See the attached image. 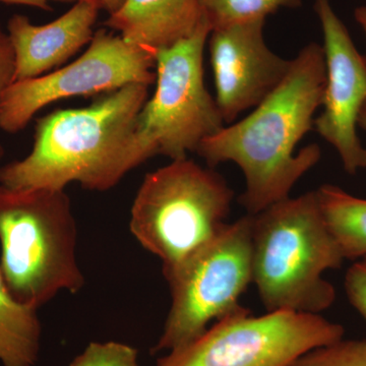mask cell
Masks as SVG:
<instances>
[{
	"mask_svg": "<svg viewBox=\"0 0 366 366\" xmlns=\"http://www.w3.org/2000/svg\"><path fill=\"white\" fill-rule=\"evenodd\" d=\"M326 64L322 46L303 47L283 81L247 117L204 139L197 153L208 164L232 162L240 168L245 189L240 204L249 215L290 197L291 190L322 157L317 144L295 153L312 131L322 103Z\"/></svg>",
	"mask_w": 366,
	"mask_h": 366,
	"instance_id": "6da1fadb",
	"label": "cell"
},
{
	"mask_svg": "<svg viewBox=\"0 0 366 366\" xmlns=\"http://www.w3.org/2000/svg\"><path fill=\"white\" fill-rule=\"evenodd\" d=\"M149 86L132 84L88 107L57 110L37 120L32 151L0 167L11 189H64L69 183L105 192L146 162L137 139Z\"/></svg>",
	"mask_w": 366,
	"mask_h": 366,
	"instance_id": "7a4b0ae2",
	"label": "cell"
},
{
	"mask_svg": "<svg viewBox=\"0 0 366 366\" xmlns=\"http://www.w3.org/2000/svg\"><path fill=\"white\" fill-rule=\"evenodd\" d=\"M252 283L267 312L320 315L336 300L324 278L346 261L315 190L252 215Z\"/></svg>",
	"mask_w": 366,
	"mask_h": 366,
	"instance_id": "3957f363",
	"label": "cell"
},
{
	"mask_svg": "<svg viewBox=\"0 0 366 366\" xmlns=\"http://www.w3.org/2000/svg\"><path fill=\"white\" fill-rule=\"evenodd\" d=\"M0 269L14 300L38 310L60 291L85 284L76 261V225L64 189L0 184Z\"/></svg>",
	"mask_w": 366,
	"mask_h": 366,
	"instance_id": "277c9868",
	"label": "cell"
},
{
	"mask_svg": "<svg viewBox=\"0 0 366 366\" xmlns=\"http://www.w3.org/2000/svg\"><path fill=\"white\" fill-rule=\"evenodd\" d=\"M234 194L211 167L189 158L148 173L137 190L129 229L162 262L167 276L227 225Z\"/></svg>",
	"mask_w": 366,
	"mask_h": 366,
	"instance_id": "5b68a950",
	"label": "cell"
},
{
	"mask_svg": "<svg viewBox=\"0 0 366 366\" xmlns=\"http://www.w3.org/2000/svg\"><path fill=\"white\" fill-rule=\"evenodd\" d=\"M211 33L206 18L192 35L158 50L156 91L137 120V139L144 158H187L204 139L225 127L204 84V50Z\"/></svg>",
	"mask_w": 366,
	"mask_h": 366,
	"instance_id": "8992f818",
	"label": "cell"
},
{
	"mask_svg": "<svg viewBox=\"0 0 366 366\" xmlns=\"http://www.w3.org/2000/svg\"><path fill=\"white\" fill-rule=\"evenodd\" d=\"M250 240L252 215L247 214L165 276L171 305L153 353L187 345L212 322L243 307L240 296L252 283Z\"/></svg>",
	"mask_w": 366,
	"mask_h": 366,
	"instance_id": "52a82bcc",
	"label": "cell"
},
{
	"mask_svg": "<svg viewBox=\"0 0 366 366\" xmlns=\"http://www.w3.org/2000/svg\"><path fill=\"white\" fill-rule=\"evenodd\" d=\"M345 330L322 315L242 307L196 340L170 351L156 366H290L317 347L344 338Z\"/></svg>",
	"mask_w": 366,
	"mask_h": 366,
	"instance_id": "ba28073f",
	"label": "cell"
},
{
	"mask_svg": "<svg viewBox=\"0 0 366 366\" xmlns=\"http://www.w3.org/2000/svg\"><path fill=\"white\" fill-rule=\"evenodd\" d=\"M155 81L153 52L101 29L71 64L9 86L0 106V129L18 134L36 113L62 99L104 95L132 84L150 86Z\"/></svg>",
	"mask_w": 366,
	"mask_h": 366,
	"instance_id": "9c48e42d",
	"label": "cell"
},
{
	"mask_svg": "<svg viewBox=\"0 0 366 366\" xmlns=\"http://www.w3.org/2000/svg\"><path fill=\"white\" fill-rule=\"evenodd\" d=\"M315 11L324 36L326 84L322 112L315 118L314 127L337 151L346 172L355 174L366 168V149L357 134L366 102V60L330 0H315Z\"/></svg>",
	"mask_w": 366,
	"mask_h": 366,
	"instance_id": "30bf717a",
	"label": "cell"
},
{
	"mask_svg": "<svg viewBox=\"0 0 366 366\" xmlns=\"http://www.w3.org/2000/svg\"><path fill=\"white\" fill-rule=\"evenodd\" d=\"M266 20L232 24L209 33V60L216 103L225 124L257 107L283 81L291 60L272 51L264 41Z\"/></svg>",
	"mask_w": 366,
	"mask_h": 366,
	"instance_id": "8fae6325",
	"label": "cell"
},
{
	"mask_svg": "<svg viewBox=\"0 0 366 366\" xmlns=\"http://www.w3.org/2000/svg\"><path fill=\"white\" fill-rule=\"evenodd\" d=\"M101 9L99 0H79L56 20L40 26L14 14L7 34L16 55L14 81L44 76L90 44Z\"/></svg>",
	"mask_w": 366,
	"mask_h": 366,
	"instance_id": "7c38bea8",
	"label": "cell"
},
{
	"mask_svg": "<svg viewBox=\"0 0 366 366\" xmlns=\"http://www.w3.org/2000/svg\"><path fill=\"white\" fill-rule=\"evenodd\" d=\"M204 18L201 0H124L104 26L154 54L187 39Z\"/></svg>",
	"mask_w": 366,
	"mask_h": 366,
	"instance_id": "4fadbf2b",
	"label": "cell"
},
{
	"mask_svg": "<svg viewBox=\"0 0 366 366\" xmlns=\"http://www.w3.org/2000/svg\"><path fill=\"white\" fill-rule=\"evenodd\" d=\"M40 345L37 310L14 300L0 269V365L35 366Z\"/></svg>",
	"mask_w": 366,
	"mask_h": 366,
	"instance_id": "5bb4252c",
	"label": "cell"
},
{
	"mask_svg": "<svg viewBox=\"0 0 366 366\" xmlns=\"http://www.w3.org/2000/svg\"><path fill=\"white\" fill-rule=\"evenodd\" d=\"M322 216L345 259L366 257V199L341 187L324 184L315 190Z\"/></svg>",
	"mask_w": 366,
	"mask_h": 366,
	"instance_id": "9a60e30c",
	"label": "cell"
},
{
	"mask_svg": "<svg viewBox=\"0 0 366 366\" xmlns=\"http://www.w3.org/2000/svg\"><path fill=\"white\" fill-rule=\"evenodd\" d=\"M302 0H201L211 31L232 24L266 20L280 9H297Z\"/></svg>",
	"mask_w": 366,
	"mask_h": 366,
	"instance_id": "2e32d148",
	"label": "cell"
},
{
	"mask_svg": "<svg viewBox=\"0 0 366 366\" xmlns=\"http://www.w3.org/2000/svg\"><path fill=\"white\" fill-rule=\"evenodd\" d=\"M290 366H366V340H341L317 347Z\"/></svg>",
	"mask_w": 366,
	"mask_h": 366,
	"instance_id": "e0dca14e",
	"label": "cell"
},
{
	"mask_svg": "<svg viewBox=\"0 0 366 366\" xmlns=\"http://www.w3.org/2000/svg\"><path fill=\"white\" fill-rule=\"evenodd\" d=\"M69 366H141L136 348L120 342H92Z\"/></svg>",
	"mask_w": 366,
	"mask_h": 366,
	"instance_id": "ac0fdd59",
	"label": "cell"
},
{
	"mask_svg": "<svg viewBox=\"0 0 366 366\" xmlns=\"http://www.w3.org/2000/svg\"><path fill=\"white\" fill-rule=\"evenodd\" d=\"M16 55L9 36L0 24V106L4 94L14 83ZM4 156V148L0 143V160Z\"/></svg>",
	"mask_w": 366,
	"mask_h": 366,
	"instance_id": "d6986e66",
	"label": "cell"
},
{
	"mask_svg": "<svg viewBox=\"0 0 366 366\" xmlns=\"http://www.w3.org/2000/svg\"><path fill=\"white\" fill-rule=\"evenodd\" d=\"M349 302L366 322V266L358 261L349 268L345 277Z\"/></svg>",
	"mask_w": 366,
	"mask_h": 366,
	"instance_id": "ffe728a7",
	"label": "cell"
},
{
	"mask_svg": "<svg viewBox=\"0 0 366 366\" xmlns=\"http://www.w3.org/2000/svg\"><path fill=\"white\" fill-rule=\"evenodd\" d=\"M79 0H0L2 4H16V6H25L35 7L42 11H51L53 2H66V4H74Z\"/></svg>",
	"mask_w": 366,
	"mask_h": 366,
	"instance_id": "44dd1931",
	"label": "cell"
},
{
	"mask_svg": "<svg viewBox=\"0 0 366 366\" xmlns=\"http://www.w3.org/2000/svg\"><path fill=\"white\" fill-rule=\"evenodd\" d=\"M354 16H355V20L357 21L358 25L362 29L366 39V6L357 7L355 11H354ZM365 57L366 60V56Z\"/></svg>",
	"mask_w": 366,
	"mask_h": 366,
	"instance_id": "7402d4cb",
	"label": "cell"
},
{
	"mask_svg": "<svg viewBox=\"0 0 366 366\" xmlns=\"http://www.w3.org/2000/svg\"><path fill=\"white\" fill-rule=\"evenodd\" d=\"M99 1L102 4L103 9L110 14L117 11L124 4V0H99Z\"/></svg>",
	"mask_w": 366,
	"mask_h": 366,
	"instance_id": "603a6c76",
	"label": "cell"
},
{
	"mask_svg": "<svg viewBox=\"0 0 366 366\" xmlns=\"http://www.w3.org/2000/svg\"><path fill=\"white\" fill-rule=\"evenodd\" d=\"M358 127L361 129H365L366 132V102L363 105L362 109H361L360 118H358Z\"/></svg>",
	"mask_w": 366,
	"mask_h": 366,
	"instance_id": "cb8c5ba5",
	"label": "cell"
},
{
	"mask_svg": "<svg viewBox=\"0 0 366 366\" xmlns=\"http://www.w3.org/2000/svg\"><path fill=\"white\" fill-rule=\"evenodd\" d=\"M360 262H362V264H365V266H366V257H363L362 259H360Z\"/></svg>",
	"mask_w": 366,
	"mask_h": 366,
	"instance_id": "d4e9b609",
	"label": "cell"
}]
</instances>
